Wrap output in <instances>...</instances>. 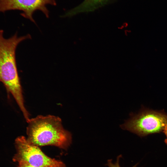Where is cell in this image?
Here are the masks:
<instances>
[{
    "mask_svg": "<svg viewBox=\"0 0 167 167\" xmlns=\"http://www.w3.org/2000/svg\"><path fill=\"white\" fill-rule=\"evenodd\" d=\"M0 30V82L5 86L8 95L11 94L24 118L29 117L24 106L22 87L17 70L15 50L22 41L31 38L29 34L18 37L17 34L9 38H4Z\"/></svg>",
    "mask_w": 167,
    "mask_h": 167,
    "instance_id": "6da1fadb",
    "label": "cell"
},
{
    "mask_svg": "<svg viewBox=\"0 0 167 167\" xmlns=\"http://www.w3.org/2000/svg\"><path fill=\"white\" fill-rule=\"evenodd\" d=\"M27 123V139L32 144L53 145L66 149L71 143V134L64 129L58 117L38 115L30 119Z\"/></svg>",
    "mask_w": 167,
    "mask_h": 167,
    "instance_id": "7a4b0ae2",
    "label": "cell"
},
{
    "mask_svg": "<svg viewBox=\"0 0 167 167\" xmlns=\"http://www.w3.org/2000/svg\"><path fill=\"white\" fill-rule=\"evenodd\" d=\"M166 124L167 114L147 109L138 114H132L130 118L126 121L121 127L142 137L161 132Z\"/></svg>",
    "mask_w": 167,
    "mask_h": 167,
    "instance_id": "3957f363",
    "label": "cell"
},
{
    "mask_svg": "<svg viewBox=\"0 0 167 167\" xmlns=\"http://www.w3.org/2000/svg\"><path fill=\"white\" fill-rule=\"evenodd\" d=\"M15 145L16 153L12 158L14 162L24 161L34 167H66L61 161L46 156L38 146L30 143L24 136L17 137Z\"/></svg>",
    "mask_w": 167,
    "mask_h": 167,
    "instance_id": "277c9868",
    "label": "cell"
},
{
    "mask_svg": "<svg viewBox=\"0 0 167 167\" xmlns=\"http://www.w3.org/2000/svg\"><path fill=\"white\" fill-rule=\"evenodd\" d=\"M56 4L55 0H0V12L19 10L23 11L21 13L22 16L35 23L32 17L34 12L40 11L48 18L49 11L47 6Z\"/></svg>",
    "mask_w": 167,
    "mask_h": 167,
    "instance_id": "5b68a950",
    "label": "cell"
},
{
    "mask_svg": "<svg viewBox=\"0 0 167 167\" xmlns=\"http://www.w3.org/2000/svg\"><path fill=\"white\" fill-rule=\"evenodd\" d=\"M105 0H85L81 4L67 12L64 16H71L80 13L93 10Z\"/></svg>",
    "mask_w": 167,
    "mask_h": 167,
    "instance_id": "8992f818",
    "label": "cell"
},
{
    "mask_svg": "<svg viewBox=\"0 0 167 167\" xmlns=\"http://www.w3.org/2000/svg\"><path fill=\"white\" fill-rule=\"evenodd\" d=\"M121 157H122L121 155L118 156L117 157L116 161L114 163L112 162V160H108L106 165L109 167H121L119 162L120 159ZM137 165L136 164L132 167H137Z\"/></svg>",
    "mask_w": 167,
    "mask_h": 167,
    "instance_id": "52a82bcc",
    "label": "cell"
},
{
    "mask_svg": "<svg viewBox=\"0 0 167 167\" xmlns=\"http://www.w3.org/2000/svg\"><path fill=\"white\" fill-rule=\"evenodd\" d=\"M17 167H34L24 161H21L18 162Z\"/></svg>",
    "mask_w": 167,
    "mask_h": 167,
    "instance_id": "ba28073f",
    "label": "cell"
},
{
    "mask_svg": "<svg viewBox=\"0 0 167 167\" xmlns=\"http://www.w3.org/2000/svg\"><path fill=\"white\" fill-rule=\"evenodd\" d=\"M163 131L166 136V138L165 140V142L167 144V124L165 126Z\"/></svg>",
    "mask_w": 167,
    "mask_h": 167,
    "instance_id": "9c48e42d",
    "label": "cell"
}]
</instances>
